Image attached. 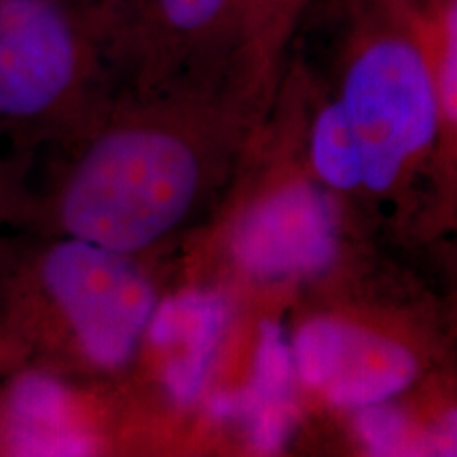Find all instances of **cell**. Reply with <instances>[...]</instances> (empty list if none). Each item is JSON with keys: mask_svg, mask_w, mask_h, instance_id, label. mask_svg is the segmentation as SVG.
<instances>
[{"mask_svg": "<svg viewBox=\"0 0 457 457\" xmlns=\"http://www.w3.org/2000/svg\"><path fill=\"white\" fill-rule=\"evenodd\" d=\"M74 77V41L49 0H0V114L49 111Z\"/></svg>", "mask_w": 457, "mask_h": 457, "instance_id": "cell-6", "label": "cell"}, {"mask_svg": "<svg viewBox=\"0 0 457 457\" xmlns=\"http://www.w3.org/2000/svg\"><path fill=\"white\" fill-rule=\"evenodd\" d=\"M3 428L4 443L13 455L81 457L94 455L100 447L71 387L38 370L13 381L4 403Z\"/></svg>", "mask_w": 457, "mask_h": 457, "instance_id": "cell-9", "label": "cell"}, {"mask_svg": "<svg viewBox=\"0 0 457 457\" xmlns=\"http://www.w3.org/2000/svg\"><path fill=\"white\" fill-rule=\"evenodd\" d=\"M345 253V214L312 171L256 195L233 222L228 254L245 279L265 286L327 278Z\"/></svg>", "mask_w": 457, "mask_h": 457, "instance_id": "cell-4", "label": "cell"}, {"mask_svg": "<svg viewBox=\"0 0 457 457\" xmlns=\"http://www.w3.org/2000/svg\"><path fill=\"white\" fill-rule=\"evenodd\" d=\"M352 432L370 455H421V421L398 400L353 411Z\"/></svg>", "mask_w": 457, "mask_h": 457, "instance_id": "cell-11", "label": "cell"}, {"mask_svg": "<svg viewBox=\"0 0 457 457\" xmlns=\"http://www.w3.org/2000/svg\"><path fill=\"white\" fill-rule=\"evenodd\" d=\"M233 316L231 299L219 288H187L159 299L145 345L171 404L188 409L208 396Z\"/></svg>", "mask_w": 457, "mask_h": 457, "instance_id": "cell-7", "label": "cell"}, {"mask_svg": "<svg viewBox=\"0 0 457 457\" xmlns=\"http://www.w3.org/2000/svg\"><path fill=\"white\" fill-rule=\"evenodd\" d=\"M379 9L352 38L333 96L362 151L364 197L394 195L445 134L426 21Z\"/></svg>", "mask_w": 457, "mask_h": 457, "instance_id": "cell-1", "label": "cell"}, {"mask_svg": "<svg viewBox=\"0 0 457 457\" xmlns=\"http://www.w3.org/2000/svg\"><path fill=\"white\" fill-rule=\"evenodd\" d=\"M426 26L436 41L457 45V0H441Z\"/></svg>", "mask_w": 457, "mask_h": 457, "instance_id": "cell-15", "label": "cell"}, {"mask_svg": "<svg viewBox=\"0 0 457 457\" xmlns=\"http://www.w3.org/2000/svg\"><path fill=\"white\" fill-rule=\"evenodd\" d=\"M296 387L290 333L265 322L256 335L245 386L208 394L205 407L219 424L237 426L254 453L270 455L286 449L295 430Z\"/></svg>", "mask_w": 457, "mask_h": 457, "instance_id": "cell-8", "label": "cell"}, {"mask_svg": "<svg viewBox=\"0 0 457 457\" xmlns=\"http://www.w3.org/2000/svg\"><path fill=\"white\" fill-rule=\"evenodd\" d=\"M276 3L279 4V9H282V17H284V21H286V20H288L290 11H293L296 4L301 3V0H276Z\"/></svg>", "mask_w": 457, "mask_h": 457, "instance_id": "cell-16", "label": "cell"}, {"mask_svg": "<svg viewBox=\"0 0 457 457\" xmlns=\"http://www.w3.org/2000/svg\"><path fill=\"white\" fill-rule=\"evenodd\" d=\"M421 455H457V403L421 420Z\"/></svg>", "mask_w": 457, "mask_h": 457, "instance_id": "cell-14", "label": "cell"}, {"mask_svg": "<svg viewBox=\"0 0 457 457\" xmlns=\"http://www.w3.org/2000/svg\"><path fill=\"white\" fill-rule=\"evenodd\" d=\"M428 34H430V30H428ZM430 45L443 128L445 131L457 136V45L436 41L432 34Z\"/></svg>", "mask_w": 457, "mask_h": 457, "instance_id": "cell-12", "label": "cell"}, {"mask_svg": "<svg viewBox=\"0 0 457 457\" xmlns=\"http://www.w3.org/2000/svg\"><path fill=\"white\" fill-rule=\"evenodd\" d=\"M41 279L94 367L123 369L145 345L159 296L131 254L66 236L45 254Z\"/></svg>", "mask_w": 457, "mask_h": 457, "instance_id": "cell-3", "label": "cell"}, {"mask_svg": "<svg viewBox=\"0 0 457 457\" xmlns=\"http://www.w3.org/2000/svg\"><path fill=\"white\" fill-rule=\"evenodd\" d=\"M310 171L337 197H364V159L345 112L333 96H327L313 112L307 136Z\"/></svg>", "mask_w": 457, "mask_h": 457, "instance_id": "cell-10", "label": "cell"}, {"mask_svg": "<svg viewBox=\"0 0 457 457\" xmlns=\"http://www.w3.org/2000/svg\"><path fill=\"white\" fill-rule=\"evenodd\" d=\"M231 0H162L163 17L174 30L202 32L219 20Z\"/></svg>", "mask_w": 457, "mask_h": 457, "instance_id": "cell-13", "label": "cell"}, {"mask_svg": "<svg viewBox=\"0 0 457 457\" xmlns=\"http://www.w3.org/2000/svg\"><path fill=\"white\" fill-rule=\"evenodd\" d=\"M205 159L195 140L165 125H129L85 153L60 199L66 236L136 256L195 210Z\"/></svg>", "mask_w": 457, "mask_h": 457, "instance_id": "cell-2", "label": "cell"}, {"mask_svg": "<svg viewBox=\"0 0 457 457\" xmlns=\"http://www.w3.org/2000/svg\"><path fill=\"white\" fill-rule=\"evenodd\" d=\"M299 387L353 413L400 400L424 377V353L407 337L352 313H312L290 333Z\"/></svg>", "mask_w": 457, "mask_h": 457, "instance_id": "cell-5", "label": "cell"}]
</instances>
